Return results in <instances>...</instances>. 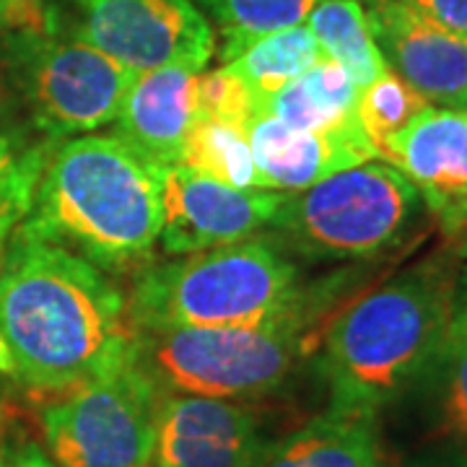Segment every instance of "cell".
Returning <instances> with one entry per match:
<instances>
[{"mask_svg":"<svg viewBox=\"0 0 467 467\" xmlns=\"http://www.w3.org/2000/svg\"><path fill=\"white\" fill-rule=\"evenodd\" d=\"M423 208L416 184L374 159L288 192L273 229L306 257L364 260L400 244Z\"/></svg>","mask_w":467,"mask_h":467,"instance_id":"8992f818","label":"cell"},{"mask_svg":"<svg viewBox=\"0 0 467 467\" xmlns=\"http://www.w3.org/2000/svg\"><path fill=\"white\" fill-rule=\"evenodd\" d=\"M319 55L322 50L315 34L309 32L306 24H296L281 32H270L252 39L250 45H244L223 66L247 84L257 101V115H260L263 101L301 76L306 67L315 66Z\"/></svg>","mask_w":467,"mask_h":467,"instance_id":"d6986e66","label":"cell"},{"mask_svg":"<svg viewBox=\"0 0 467 467\" xmlns=\"http://www.w3.org/2000/svg\"><path fill=\"white\" fill-rule=\"evenodd\" d=\"M270 450L244 405L195 395H161L153 467H257Z\"/></svg>","mask_w":467,"mask_h":467,"instance_id":"7c38bea8","label":"cell"},{"mask_svg":"<svg viewBox=\"0 0 467 467\" xmlns=\"http://www.w3.org/2000/svg\"><path fill=\"white\" fill-rule=\"evenodd\" d=\"M180 164L236 190H257L247 130L229 122L198 119L184 140Z\"/></svg>","mask_w":467,"mask_h":467,"instance_id":"44dd1931","label":"cell"},{"mask_svg":"<svg viewBox=\"0 0 467 467\" xmlns=\"http://www.w3.org/2000/svg\"><path fill=\"white\" fill-rule=\"evenodd\" d=\"M254 187L301 192L337 171L379 159L361 122L335 130H299L270 115H257L247 128Z\"/></svg>","mask_w":467,"mask_h":467,"instance_id":"9a60e30c","label":"cell"},{"mask_svg":"<svg viewBox=\"0 0 467 467\" xmlns=\"http://www.w3.org/2000/svg\"><path fill=\"white\" fill-rule=\"evenodd\" d=\"M216 21L223 36L221 60L229 63L252 39L304 24L319 0H195Z\"/></svg>","mask_w":467,"mask_h":467,"instance_id":"603a6c76","label":"cell"},{"mask_svg":"<svg viewBox=\"0 0 467 467\" xmlns=\"http://www.w3.org/2000/svg\"><path fill=\"white\" fill-rule=\"evenodd\" d=\"M460 257V273H457V309L467 317V254Z\"/></svg>","mask_w":467,"mask_h":467,"instance_id":"f1b7e54d","label":"cell"},{"mask_svg":"<svg viewBox=\"0 0 467 467\" xmlns=\"http://www.w3.org/2000/svg\"><path fill=\"white\" fill-rule=\"evenodd\" d=\"M429 107L431 104L423 99L413 86L405 84L395 70L384 67L371 84L358 88L356 117L382 159L389 140L398 138Z\"/></svg>","mask_w":467,"mask_h":467,"instance_id":"cb8c5ba5","label":"cell"},{"mask_svg":"<svg viewBox=\"0 0 467 467\" xmlns=\"http://www.w3.org/2000/svg\"><path fill=\"white\" fill-rule=\"evenodd\" d=\"M304 24L315 34L322 55L346 67L358 88L371 84L387 67L358 0H319Z\"/></svg>","mask_w":467,"mask_h":467,"instance_id":"ffe728a7","label":"cell"},{"mask_svg":"<svg viewBox=\"0 0 467 467\" xmlns=\"http://www.w3.org/2000/svg\"><path fill=\"white\" fill-rule=\"evenodd\" d=\"M306 325L309 312L267 327L135 330L133 356L161 395L250 400L291 377Z\"/></svg>","mask_w":467,"mask_h":467,"instance_id":"5b68a950","label":"cell"},{"mask_svg":"<svg viewBox=\"0 0 467 467\" xmlns=\"http://www.w3.org/2000/svg\"><path fill=\"white\" fill-rule=\"evenodd\" d=\"M382 159L416 184L450 239L467 234V112L429 107L389 140Z\"/></svg>","mask_w":467,"mask_h":467,"instance_id":"4fadbf2b","label":"cell"},{"mask_svg":"<svg viewBox=\"0 0 467 467\" xmlns=\"http://www.w3.org/2000/svg\"><path fill=\"white\" fill-rule=\"evenodd\" d=\"M198 73L164 66L138 73L117 112V135L159 167L182 161L184 140L198 122Z\"/></svg>","mask_w":467,"mask_h":467,"instance_id":"2e32d148","label":"cell"},{"mask_svg":"<svg viewBox=\"0 0 467 467\" xmlns=\"http://www.w3.org/2000/svg\"><path fill=\"white\" fill-rule=\"evenodd\" d=\"M11 52L34 125L47 140L88 135L115 122L119 104L138 76L50 24L18 29Z\"/></svg>","mask_w":467,"mask_h":467,"instance_id":"ba28073f","label":"cell"},{"mask_svg":"<svg viewBox=\"0 0 467 467\" xmlns=\"http://www.w3.org/2000/svg\"><path fill=\"white\" fill-rule=\"evenodd\" d=\"M358 86L333 57L319 55L294 81L263 101L260 115H270L299 130H335L356 122Z\"/></svg>","mask_w":467,"mask_h":467,"instance_id":"ac0fdd59","label":"cell"},{"mask_svg":"<svg viewBox=\"0 0 467 467\" xmlns=\"http://www.w3.org/2000/svg\"><path fill=\"white\" fill-rule=\"evenodd\" d=\"M398 467H467V317L454 309L431 361L377 416Z\"/></svg>","mask_w":467,"mask_h":467,"instance_id":"30bf717a","label":"cell"},{"mask_svg":"<svg viewBox=\"0 0 467 467\" xmlns=\"http://www.w3.org/2000/svg\"><path fill=\"white\" fill-rule=\"evenodd\" d=\"M161 195L164 167L119 135H81L50 150L16 234L104 270L125 267L159 242Z\"/></svg>","mask_w":467,"mask_h":467,"instance_id":"7a4b0ae2","label":"cell"},{"mask_svg":"<svg viewBox=\"0 0 467 467\" xmlns=\"http://www.w3.org/2000/svg\"><path fill=\"white\" fill-rule=\"evenodd\" d=\"M400 3L467 45V0H400Z\"/></svg>","mask_w":467,"mask_h":467,"instance_id":"484cf974","label":"cell"},{"mask_svg":"<svg viewBox=\"0 0 467 467\" xmlns=\"http://www.w3.org/2000/svg\"><path fill=\"white\" fill-rule=\"evenodd\" d=\"M161 392L130 353L104 374L57 392L39 423L57 467H153Z\"/></svg>","mask_w":467,"mask_h":467,"instance_id":"52a82bcc","label":"cell"},{"mask_svg":"<svg viewBox=\"0 0 467 467\" xmlns=\"http://www.w3.org/2000/svg\"><path fill=\"white\" fill-rule=\"evenodd\" d=\"M454 252H457V254H467V234L454 239Z\"/></svg>","mask_w":467,"mask_h":467,"instance_id":"f546056e","label":"cell"},{"mask_svg":"<svg viewBox=\"0 0 467 467\" xmlns=\"http://www.w3.org/2000/svg\"><path fill=\"white\" fill-rule=\"evenodd\" d=\"M0 467H57V462L36 441L18 439L0 447Z\"/></svg>","mask_w":467,"mask_h":467,"instance_id":"83f0119b","label":"cell"},{"mask_svg":"<svg viewBox=\"0 0 467 467\" xmlns=\"http://www.w3.org/2000/svg\"><path fill=\"white\" fill-rule=\"evenodd\" d=\"M368 29L384 63L431 107L467 112V45L400 0H371Z\"/></svg>","mask_w":467,"mask_h":467,"instance_id":"5bb4252c","label":"cell"},{"mask_svg":"<svg viewBox=\"0 0 467 467\" xmlns=\"http://www.w3.org/2000/svg\"><path fill=\"white\" fill-rule=\"evenodd\" d=\"M457 252L408 267L343 309L322 337L330 408L379 416L431 361L457 309Z\"/></svg>","mask_w":467,"mask_h":467,"instance_id":"3957f363","label":"cell"},{"mask_svg":"<svg viewBox=\"0 0 467 467\" xmlns=\"http://www.w3.org/2000/svg\"><path fill=\"white\" fill-rule=\"evenodd\" d=\"M288 192L236 190L184 164L164 167V223L161 247L167 254L226 247L252 239L273 226Z\"/></svg>","mask_w":467,"mask_h":467,"instance_id":"8fae6325","label":"cell"},{"mask_svg":"<svg viewBox=\"0 0 467 467\" xmlns=\"http://www.w3.org/2000/svg\"><path fill=\"white\" fill-rule=\"evenodd\" d=\"M45 21L88 42L112 60L146 73L184 66L202 70L213 55V29L192 0H57Z\"/></svg>","mask_w":467,"mask_h":467,"instance_id":"9c48e42d","label":"cell"},{"mask_svg":"<svg viewBox=\"0 0 467 467\" xmlns=\"http://www.w3.org/2000/svg\"><path fill=\"white\" fill-rule=\"evenodd\" d=\"M254 117L257 101L247 84L234 76L229 67L198 73V119L229 122L247 130Z\"/></svg>","mask_w":467,"mask_h":467,"instance_id":"d4e9b609","label":"cell"},{"mask_svg":"<svg viewBox=\"0 0 467 467\" xmlns=\"http://www.w3.org/2000/svg\"><path fill=\"white\" fill-rule=\"evenodd\" d=\"M257 467H382L379 420L327 408L270 447Z\"/></svg>","mask_w":467,"mask_h":467,"instance_id":"e0dca14e","label":"cell"},{"mask_svg":"<svg viewBox=\"0 0 467 467\" xmlns=\"http://www.w3.org/2000/svg\"><path fill=\"white\" fill-rule=\"evenodd\" d=\"M52 140H26L0 128V257L32 208Z\"/></svg>","mask_w":467,"mask_h":467,"instance_id":"7402d4cb","label":"cell"},{"mask_svg":"<svg viewBox=\"0 0 467 467\" xmlns=\"http://www.w3.org/2000/svg\"><path fill=\"white\" fill-rule=\"evenodd\" d=\"M299 270L275 244L244 239L146 267L133 285V330L267 327L306 315Z\"/></svg>","mask_w":467,"mask_h":467,"instance_id":"277c9868","label":"cell"},{"mask_svg":"<svg viewBox=\"0 0 467 467\" xmlns=\"http://www.w3.org/2000/svg\"><path fill=\"white\" fill-rule=\"evenodd\" d=\"M133 333L128 301L99 267L14 234L0 257V374L66 392L117 367Z\"/></svg>","mask_w":467,"mask_h":467,"instance_id":"6da1fadb","label":"cell"},{"mask_svg":"<svg viewBox=\"0 0 467 467\" xmlns=\"http://www.w3.org/2000/svg\"><path fill=\"white\" fill-rule=\"evenodd\" d=\"M45 21L42 0H0V32L3 29H39Z\"/></svg>","mask_w":467,"mask_h":467,"instance_id":"4316f807","label":"cell"}]
</instances>
